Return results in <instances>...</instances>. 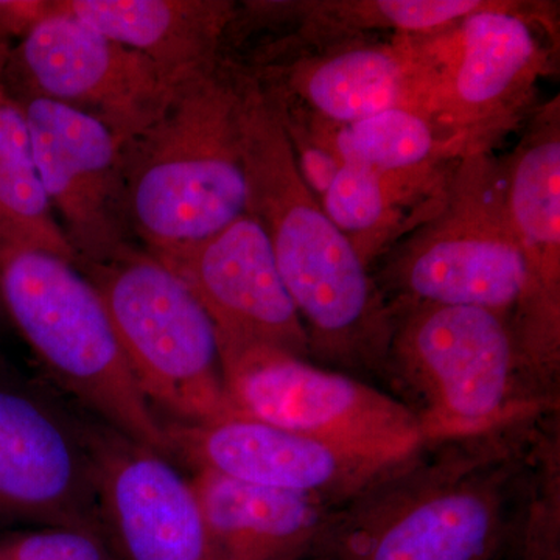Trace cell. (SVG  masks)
Returning a JSON list of instances; mask_svg holds the SVG:
<instances>
[{
    "mask_svg": "<svg viewBox=\"0 0 560 560\" xmlns=\"http://www.w3.org/2000/svg\"><path fill=\"white\" fill-rule=\"evenodd\" d=\"M0 510L106 537L90 427L0 389Z\"/></svg>",
    "mask_w": 560,
    "mask_h": 560,
    "instance_id": "7c38bea8",
    "label": "cell"
},
{
    "mask_svg": "<svg viewBox=\"0 0 560 560\" xmlns=\"http://www.w3.org/2000/svg\"><path fill=\"white\" fill-rule=\"evenodd\" d=\"M195 492L219 560H298L315 555L329 525L324 501L198 470Z\"/></svg>",
    "mask_w": 560,
    "mask_h": 560,
    "instance_id": "ac0fdd59",
    "label": "cell"
},
{
    "mask_svg": "<svg viewBox=\"0 0 560 560\" xmlns=\"http://www.w3.org/2000/svg\"><path fill=\"white\" fill-rule=\"evenodd\" d=\"M131 232L153 256L205 241L248 206L241 77L219 65L180 81L125 145Z\"/></svg>",
    "mask_w": 560,
    "mask_h": 560,
    "instance_id": "3957f363",
    "label": "cell"
},
{
    "mask_svg": "<svg viewBox=\"0 0 560 560\" xmlns=\"http://www.w3.org/2000/svg\"><path fill=\"white\" fill-rule=\"evenodd\" d=\"M320 121L329 145L341 162L364 165L372 171H420L467 156L456 140L415 110H383L348 125Z\"/></svg>",
    "mask_w": 560,
    "mask_h": 560,
    "instance_id": "7402d4cb",
    "label": "cell"
},
{
    "mask_svg": "<svg viewBox=\"0 0 560 560\" xmlns=\"http://www.w3.org/2000/svg\"><path fill=\"white\" fill-rule=\"evenodd\" d=\"M219 350L238 416L388 463L429 442L400 399L350 375L256 342L219 340Z\"/></svg>",
    "mask_w": 560,
    "mask_h": 560,
    "instance_id": "ba28073f",
    "label": "cell"
},
{
    "mask_svg": "<svg viewBox=\"0 0 560 560\" xmlns=\"http://www.w3.org/2000/svg\"><path fill=\"white\" fill-rule=\"evenodd\" d=\"M154 257L201 302L219 340L311 357L304 324L280 278L270 242L249 213L205 241Z\"/></svg>",
    "mask_w": 560,
    "mask_h": 560,
    "instance_id": "5bb4252c",
    "label": "cell"
},
{
    "mask_svg": "<svg viewBox=\"0 0 560 560\" xmlns=\"http://www.w3.org/2000/svg\"><path fill=\"white\" fill-rule=\"evenodd\" d=\"M482 0H357L305 2L298 7L305 31L323 38L348 33L390 31L396 35L429 36L447 31L464 18L488 9Z\"/></svg>",
    "mask_w": 560,
    "mask_h": 560,
    "instance_id": "603a6c76",
    "label": "cell"
},
{
    "mask_svg": "<svg viewBox=\"0 0 560 560\" xmlns=\"http://www.w3.org/2000/svg\"><path fill=\"white\" fill-rule=\"evenodd\" d=\"M455 162L411 172H377L341 162L320 205L371 270L440 208Z\"/></svg>",
    "mask_w": 560,
    "mask_h": 560,
    "instance_id": "ffe728a7",
    "label": "cell"
},
{
    "mask_svg": "<svg viewBox=\"0 0 560 560\" xmlns=\"http://www.w3.org/2000/svg\"><path fill=\"white\" fill-rule=\"evenodd\" d=\"M35 249L75 264L40 183L20 102L0 79V250Z\"/></svg>",
    "mask_w": 560,
    "mask_h": 560,
    "instance_id": "44dd1931",
    "label": "cell"
},
{
    "mask_svg": "<svg viewBox=\"0 0 560 560\" xmlns=\"http://www.w3.org/2000/svg\"><path fill=\"white\" fill-rule=\"evenodd\" d=\"M385 254L374 278L390 312L460 305L514 319L525 270L508 200L506 162L490 153L453 165L440 208Z\"/></svg>",
    "mask_w": 560,
    "mask_h": 560,
    "instance_id": "5b68a950",
    "label": "cell"
},
{
    "mask_svg": "<svg viewBox=\"0 0 560 560\" xmlns=\"http://www.w3.org/2000/svg\"><path fill=\"white\" fill-rule=\"evenodd\" d=\"M2 81L90 114L125 143L158 119L180 81L167 70L58 9L11 50Z\"/></svg>",
    "mask_w": 560,
    "mask_h": 560,
    "instance_id": "30bf717a",
    "label": "cell"
},
{
    "mask_svg": "<svg viewBox=\"0 0 560 560\" xmlns=\"http://www.w3.org/2000/svg\"><path fill=\"white\" fill-rule=\"evenodd\" d=\"M418 43L429 80L427 117L467 156L490 153L547 69V50L529 16L517 3L492 2Z\"/></svg>",
    "mask_w": 560,
    "mask_h": 560,
    "instance_id": "9c48e42d",
    "label": "cell"
},
{
    "mask_svg": "<svg viewBox=\"0 0 560 560\" xmlns=\"http://www.w3.org/2000/svg\"><path fill=\"white\" fill-rule=\"evenodd\" d=\"M298 560H334V559L327 558V556L312 555V556H307V558H302V559H298Z\"/></svg>",
    "mask_w": 560,
    "mask_h": 560,
    "instance_id": "4316f807",
    "label": "cell"
},
{
    "mask_svg": "<svg viewBox=\"0 0 560 560\" xmlns=\"http://www.w3.org/2000/svg\"><path fill=\"white\" fill-rule=\"evenodd\" d=\"M0 287L32 348L106 427L172 455L101 294L75 264L44 250H0Z\"/></svg>",
    "mask_w": 560,
    "mask_h": 560,
    "instance_id": "8992f818",
    "label": "cell"
},
{
    "mask_svg": "<svg viewBox=\"0 0 560 560\" xmlns=\"http://www.w3.org/2000/svg\"><path fill=\"white\" fill-rule=\"evenodd\" d=\"M165 433L172 455L183 456L198 470L302 493L337 510L397 464L238 415L205 423H171Z\"/></svg>",
    "mask_w": 560,
    "mask_h": 560,
    "instance_id": "4fadbf2b",
    "label": "cell"
},
{
    "mask_svg": "<svg viewBox=\"0 0 560 560\" xmlns=\"http://www.w3.org/2000/svg\"><path fill=\"white\" fill-rule=\"evenodd\" d=\"M0 560H121L102 534L70 526H49L0 547Z\"/></svg>",
    "mask_w": 560,
    "mask_h": 560,
    "instance_id": "cb8c5ba5",
    "label": "cell"
},
{
    "mask_svg": "<svg viewBox=\"0 0 560 560\" xmlns=\"http://www.w3.org/2000/svg\"><path fill=\"white\" fill-rule=\"evenodd\" d=\"M512 226L525 270V293L512 319L517 348L537 381L558 366L560 342L559 105L534 120L506 162Z\"/></svg>",
    "mask_w": 560,
    "mask_h": 560,
    "instance_id": "2e32d148",
    "label": "cell"
},
{
    "mask_svg": "<svg viewBox=\"0 0 560 560\" xmlns=\"http://www.w3.org/2000/svg\"><path fill=\"white\" fill-rule=\"evenodd\" d=\"M241 77L249 213L267 234L311 355L346 370H385L394 315L370 268L302 178L278 95Z\"/></svg>",
    "mask_w": 560,
    "mask_h": 560,
    "instance_id": "6da1fadb",
    "label": "cell"
},
{
    "mask_svg": "<svg viewBox=\"0 0 560 560\" xmlns=\"http://www.w3.org/2000/svg\"><path fill=\"white\" fill-rule=\"evenodd\" d=\"M11 94L24 113L40 183L75 265L97 264L130 246L127 143L90 114L36 95Z\"/></svg>",
    "mask_w": 560,
    "mask_h": 560,
    "instance_id": "8fae6325",
    "label": "cell"
},
{
    "mask_svg": "<svg viewBox=\"0 0 560 560\" xmlns=\"http://www.w3.org/2000/svg\"><path fill=\"white\" fill-rule=\"evenodd\" d=\"M51 14V0H0V33L24 38Z\"/></svg>",
    "mask_w": 560,
    "mask_h": 560,
    "instance_id": "d4e9b609",
    "label": "cell"
},
{
    "mask_svg": "<svg viewBox=\"0 0 560 560\" xmlns=\"http://www.w3.org/2000/svg\"><path fill=\"white\" fill-rule=\"evenodd\" d=\"M91 434L103 526L121 560H219L191 481L105 423Z\"/></svg>",
    "mask_w": 560,
    "mask_h": 560,
    "instance_id": "9a60e30c",
    "label": "cell"
},
{
    "mask_svg": "<svg viewBox=\"0 0 560 560\" xmlns=\"http://www.w3.org/2000/svg\"><path fill=\"white\" fill-rule=\"evenodd\" d=\"M57 5L178 81L220 65L221 40L235 13L226 0H57Z\"/></svg>",
    "mask_w": 560,
    "mask_h": 560,
    "instance_id": "d6986e66",
    "label": "cell"
},
{
    "mask_svg": "<svg viewBox=\"0 0 560 560\" xmlns=\"http://www.w3.org/2000/svg\"><path fill=\"white\" fill-rule=\"evenodd\" d=\"M514 427V425H512ZM425 442L335 510L315 555L334 560H493L523 481L504 431Z\"/></svg>",
    "mask_w": 560,
    "mask_h": 560,
    "instance_id": "7a4b0ae2",
    "label": "cell"
},
{
    "mask_svg": "<svg viewBox=\"0 0 560 560\" xmlns=\"http://www.w3.org/2000/svg\"><path fill=\"white\" fill-rule=\"evenodd\" d=\"M383 374L405 393L427 441L480 436L530 419L528 366L510 320L460 305H419L394 315Z\"/></svg>",
    "mask_w": 560,
    "mask_h": 560,
    "instance_id": "277c9868",
    "label": "cell"
},
{
    "mask_svg": "<svg viewBox=\"0 0 560 560\" xmlns=\"http://www.w3.org/2000/svg\"><path fill=\"white\" fill-rule=\"evenodd\" d=\"M289 86L319 119L348 125L389 109L427 116L429 80L418 36L359 46L294 62Z\"/></svg>",
    "mask_w": 560,
    "mask_h": 560,
    "instance_id": "e0dca14e",
    "label": "cell"
},
{
    "mask_svg": "<svg viewBox=\"0 0 560 560\" xmlns=\"http://www.w3.org/2000/svg\"><path fill=\"white\" fill-rule=\"evenodd\" d=\"M77 267L101 294L150 404L183 423L237 416L224 388L215 326L175 271L132 245Z\"/></svg>",
    "mask_w": 560,
    "mask_h": 560,
    "instance_id": "52a82bcc",
    "label": "cell"
},
{
    "mask_svg": "<svg viewBox=\"0 0 560 560\" xmlns=\"http://www.w3.org/2000/svg\"><path fill=\"white\" fill-rule=\"evenodd\" d=\"M11 50L13 49H11L10 39L0 33V79H2L7 66H9Z\"/></svg>",
    "mask_w": 560,
    "mask_h": 560,
    "instance_id": "484cf974",
    "label": "cell"
}]
</instances>
